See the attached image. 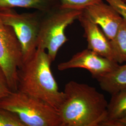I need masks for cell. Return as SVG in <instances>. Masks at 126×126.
Returning a JSON list of instances; mask_svg holds the SVG:
<instances>
[{
	"mask_svg": "<svg viewBox=\"0 0 126 126\" xmlns=\"http://www.w3.org/2000/svg\"><path fill=\"white\" fill-rule=\"evenodd\" d=\"M63 103L58 109L61 126H101L108 102L93 86L69 81L63 90Z\"/></svg>",
	"mask_w": 126,
	"mask_h": 126,
	"instance_id": "obj_1",
	"label": "cell"
},
{
	"mask_svg": "<svg viewBox=\"0 0 126 126\" xmlns=\"http://www.w3.org/2000/svg\"><path fill=\"white\" fill-rule=\"evenodd\" d=\"M51 62L45 50L37 49L18 69L17 91L42 99L58 110L65 94L52 74Z\"/></svg>",
	"mask_w": 126,
	"mask_h": 126,
	"instance_id": "obj_2",
	"label": "cell"
},
{
	"mask_svg": "<svg viewBox=\"0 0 126 126\" xmlns=\"http://www.w3.org/2000/svg\"><path fill=\"white\" fill-rule=\"evenodd\" d=\"M0 108L16 113L25 126H61L57 109L19 91H12L0 99Z\"/></svg>",
	"mask_w": 126,
	"mask_h": 126,
	"instance_id": "obj_3",
	"label": "cell"
},
{
	"mask_svg": "<svg viewBox=\"0 0 126 126\" xmlns=\"http://www.w3.org/2000/svg\"><path fill=\"white\" fill-rule=\"evenodd\" d=\"M83 11L59 7L42 12L37 49L47 50L52 62L59 49L68 41L65 29L78 19Z\"/></svg>",
	"mask_w": 126,
	"mask_h": 126,
	"instance_id": "obj_4",
	"label": "cell"
},
{
	"mask_svg": "<svg viewBox=\"0 0 126 126\" xmlns=\"http://www.w3.org/2000/svg\"><path fill=\"white\" fill-rule=\"evenodd\" d=\"M42 12L19 13L14 9L0 11V17L13 29L22 49L23 61L37 49Z\"/></svg>",
	"mask_w": 126,
	"mask_h": 126,
	"instance_id": "obj_5",
	"label": "cell"
},
{
	"mask_svg": "<svg viewBox=\"0 0 126 126\" xmlns=\"http://www.w3.org/2000/svg\"><path fill=\"white\" fill-rule=\"evenodd\" d=\"M23 62L21 44L12 28L0 17V66L12 91L17 90V73Z\"/></svg>",
	"mask_w": 126,
	"mask_h": 126,
	"instance_id": "obj_6",
	"label": "cell"
},
{
	"mask_svg": "<svg viewBox=\"0 0 126 126\" xmlns=\"http://www.w3.org/2000/svg\"><path fill=\"white\" fill-rule=\"evenodd\" d=\"M119 65L88 49L74 54L71 59L59 63L58 69L63 71L73 68L86 69L97 80L111 72Z\"/></svg>",
	"mask_w": 126,
	"mask_h": 126,
	"instance_id": "obj_7",
	"label": "cell"
},
{
	"mask_svg": "<svg viewBox=\"0 0 126 126\" xmlns=\"http://www.w3.org/2000/svg\"><path fill=\"white\" fill-rule=\"evenodd\" d=\"M83 11L101 29L110 40L113 39L123 18L111 5L102 1L90 5Z\"/></svg>",
	"mask_w": 126,
	"mask_h": 126,
	"instance_id": "obj_8",
	"label": "cell"
},
{
	"mask_svg": "<svg viewBox=\"0 0 126 126\" xmlns=\"http://www.w3.org/2000/svg\"><path fill=\"white\" fill-rule=\"evenodd\" d=\"M78 20L84 30V36L87 42V49L115 62L110 40L101 29L94 23L84 11Z\"/></svg>",
	"mask_w": 126,
	"mask_h": 126,
	"instance_id": "obj_9",
	"label": "cell"
},
{
	"mask_svg": "<svg viewBox=\"0 0 126 126\" xmlns=\"http://www.w3.org/2000/svg\"><path fill=\"white\" fill-rule=\"evenodd\" d=\"M101 88L111 95L126 89V63L97 79Z\"/></svg>",
	"mask_w": 126,
	"mask_h": 126,
	"instance_id": "obj_10",
	"label": "cell"
},
{
	"mask_svg": "<svg viewBox=\"0 0 126 126\" xmlns=\"http://www.w3.org/2000/svg\"><path fill=\"white\" fill-rule=\"evenodd\" d=\"M60 7L58 0H0V11L21 8L47 12Z\"/></svg>",
	"mask_w": 126,
	"mask_h": 126,
	"instance_id": "obj_11",
	"label": "cell"
},
{
	"mask_svg": "<svg viewBox=\"0 0 126 126\" xmlns=\"http://www.w3.org/2000/svg\"><path fill=\"white\" fill-rule=\"evenodd\" d=\"M111 95L108 104L106 117L101 126H107L109 123L126 116V89Z\"/></svg>",
	"mask_w": 126,
	"mask_h": 126,
	"instance_id": "obj_12",
	"label": "cell"
},
{
	"mask_svg": "<svg viewBox=\"0 0 126 126\" xmlns=\"http://www.w3.org/2000/svg\"><path fill=\"white\" fill-rule=\"evenodd\" d=\"M110 42L115 61L118 63L126 62V21L123 18L115 36Z\"/></svg>",
	"mask_w": 126,
	"mask_h": 126,
	"instance_id": "obj_13",
	"label": "cell"
},
{
	"mask_svg": "<svg viewBox=\"0 0 126 126\" xmlns=\"http://www.w3.org/2000/svg\"><path fill=\"white\" fill-rule=\"evenodd\" d=\"M63 9L84 10L91 5L99 3L102 0H58Z\"/></svg>",
	"mask_w": 126,
	"mask_h": 126,
	"instance_id": "obj_14",
	"label": "cell"
},
{
	"mask_svg": "<svg viewBox=\"0 0 126 126\" xmlns=\"http://www.w3.org/2000/svg\"><path fill=\"white\" fill-rule=\"evenodd\" d=\"M0 126H25L18 117L12 111L0 108Z\"/></svg>",
	"mask_w": 126,
	"mask_h": 126,
	"instance_id": "obj_15",
	"label": "cell"
},
{
	"mask_svg": "<svg viewBox=\"0 0 126 126\" xmlns=\"http://www.w3.org/2000/svg\"><path fill=\"white\" fill-rule=\"evenodd\" d=\"M11 92L6 75L0 66V99L9 94Z\"/></svg>",
	"mask_w": 126,
	"mask_h": 126,
	"instance_id": "obj_16",
	"label": "cell"
},
{
	"mask_svg": "<svg viewBox=\"0 0 126 126\" xmlns=\"http://www.w3.org/2000/svg\"><path fill=\"white\" fill-rule=\"evenodd\" d=\"M111 5L126 21V4L122 0H105Z\"/></svg>",
	"mask_w": 126,
	"mask_h": 126,
	"instance_id": "obj_17",
	"label": "cell"
},
{
	"mask_svg": "<svg viewBox=\"0 0 126 126\" xmlns=\"http://www.w3.org/2000/svg\"><path fill=\"white\" fill-rule=\"evenodd\" d=\"M107 126H126V116L120 120L109 123Z\"/></svg>",
	"mask_w": 126,
	"mask_h": 126,
	"instance_id": "obj_18",
	"label": "cell"
},
{
	"mask_svg": "<svg viewBox=\"0 0 126 126\" xmlns=\"http://www.w3.org/2000/svg\"><path fill=\"white\" fill-rule=\"evenodd\" d=\"M122 1H123L124 3H125L126 4V0H122Z\"/></svg>",
	"mask_w": 126,
	"mask_h": 126,
	"instance_id": "obj_19",
	"label": "cell"
}]
</instances>
